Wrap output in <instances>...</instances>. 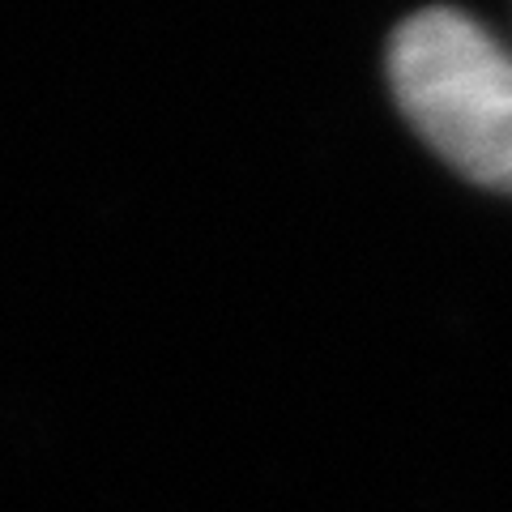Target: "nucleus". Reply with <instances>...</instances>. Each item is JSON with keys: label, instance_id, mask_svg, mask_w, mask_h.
Wrapping results in <instances>:
<instances>
[{"label": "nucleus", "instance_id": "f257e3e1", "mask_svg": "<svg viewBox=\"0 0 512 512\" xmlns=\"http://www.w3.org/2000/svg\"><path fill=\"white\" fill-rule=\"evenodd\" d=\"M389 86L448 167L512 197V52L457 9H423L389 39Z\"/></svg>", "mask_w": 512, "mask_h": 512}]
</instances>
